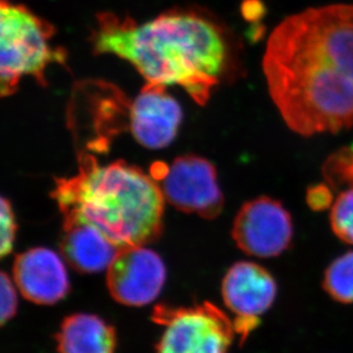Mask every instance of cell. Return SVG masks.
<instances>
[{
  "mask_svg": "<svg viewBox=\"0 0 353 353\" xmlns=\"http://www.w3.org/2000/svg\"><path fill=\"white\" fill-rule=\"evenodd\" d=\"M263 71L271 99L295 133L353 127V5L288 17L268 40Z\"/></svg>",
  "mask_w": 353,
  "mask_h": 353,
  "instance_id": "6da1fadb",
  "label": "cell"
},
{
  "mask_svg": "<svg viewBox=\"0 0 353 353\" xmlns=\"http://www.w3.org/2000/svg\"><path fill=\"white\" fill-rule=\"evenodd\" d=\"M92 43L95 53L130 62L147 83L183 87L200 105L234 64L227 31L192 10H170L142 24L130 17L101 14Z\"/></svg>",
  "mask_w": 353,
  "mask_h": 353,
  "instance_id": "7a4b0ae2",
  "label": "cell"
},
{
  "mask_svg": "<svg viewBox=\"0 0 353 353\" xmlns=\"http://www.w3.org/2000/svg\"><path fill=\"white\" fill-rule=\"evenodd\" d=\"M53 198L63 217L93 225L120 250L152 243L163 231L159 183L123 160L100 165L92 154H81L78 173L57 180Z\"/></svg>",
  "mask_w": 353,
  "mask_h": 353,
  "instance_id": "3957f363",
  "label": "cell"
},
{
  "mask_svg": "<svg viewBox=\"0 0 353 353\" xmlns=\"http://www.w3.org/2000/svg\"><path fill=\"white\" fill-rule=\"evenodd\" d=\"M55 28L21 3L1 0L0 5V93L13 95L24 76L41 87L47 86L46 70L50 64L65 63L63 48L52 47Z\"/></svg>",
  "mask_w": 353,
  "mask_h": 353,
  "instance_id": "277c9868",
  "label": "cell"
},
{
  "mask_svg": "<svg viewBox=\"0 0 353 353\" xmlns=\"http://www.w3.org/2000/svg\"><path fill=\"white\" fill-rule=\"evenodd\" d=\"M152 320L163 326L156 353H228L236 335L234 321L210 302L183 307L160 304Z\"/></svg>",
  "mask_w": 353,
  "mask_h": 353,
  "instance_id": "5b68a950",
  "label": "cell"
},
{
  "mask_svg": "<svg viewBox=\"0 0 353 353\" xmlns=\"http://www.w3.org/2000/svg\"><path fill=\"white\" fill-rule=\"evenodd\" d=\"M152 176L159 183L167 203L184 213L215 219L223 208L224 198L217 183L213 163L205 158L185 154L170 166L156 163Z\"/></svg>",
  "mask_w": 353,
  "mask_h": 353,
  "instance_id": "8992f818",
  "label": "cell"
},
{
  "mask_svg": "<svg viewBox=\"0 0 353 353\" xmlns=\"http://www.w3.org/2000/svg\"><path fill=\"white\" fill-rule=\"evenodd\" d=\"M232 238L240 250L253 256H279L293 239V222L278 200L259 196L243 203L234 219Z\"/></svg>",
  "mask_w": 353,
  "mask_h": 353,
  "instance_id": "52a82bcc",
  "label": "cell"
},
{
  "mask_svg": "<svg viewBox=\"0 0 353 353\" xmlns=\"http://www.w3.org/2000/svg\"><path fill=\"white\" fill-rule=\"evenodd\" d=\"M166 280V268L154 250L144 246L120 250L107 272L109 293L118 303L142 307L157 299Z\"/></svg>",
  "mask_w": 353,
  "mask_h": 353,
  "instance_id": "ba28073f",
  "label": "cell"
},
{
  "mask_svg": "<svg viewBox=\"0 0 353 353\" xmlns=\"http://www.w3.org/2000/svg\"><path fill=\"white\" fill-rule=\"evenodd\" d=\"M276 290L274 276L259 264L238 262L228 270L222 281V297L236 316L234 328L243 341L274 304Z\"/></svg>",
  "mask_w": 353,
  "mask_h": 353,
  "instance_id": "9c48e42d",
  "label": "cell"
},
{
  "mask_svg": "<svg viewBox=\"0 0 353 353\" xmlns=\"http://www.w3.org/2000/svg\"><path fill=\"white\" fill-rule=\"evenodd\" d=\"M166 86L147 83L130 108V130L135 140L149 149H163L176 137L183 112Z\"/></svg>",
  "mask_w": 353,
  "mask_h": 353,
  "instance_id": "30bf717a",
  "label": "cell"
},
{
  "mask_svg": "<svg viewBox=\"0 0 353 353\" xmlns=\"http://www.w3.org/2000/svg\"><path fill=\"white\" fill-rule=\"evenodd\" d=\"M13 279L26 300L41 305L60 302L70 290L63 261L43 247L31 248L15 257Z\"/></svg>",
  "mask_w": 353,
  "mask_h": 353,
  "instance_id": "8fae6325",
  "label": "cell"
},
{
  "mask_svg": "<svg viewBox=\"0 0 353 353\" xmlns=\"http://www.w3.org/2000/svg\"><path fill=\"white\" fill-rule=\"evenodd\" d=\"M60 250L64 260L80 274L108 270L120 252L99 229L72 217H63Z\"/></svg>",
  "mask_w": 353,
  "mask_h": 353,
  "instance_id": "7c38bea8",
  "label": "cell"
},
{
  "mask_svg": "<svg viewBox=\"0 0 353 353\" xmlns=\"http://www.w3.org/2000/svg\"><path fill=\"white\" fill-rule=\"evenodd\" d=\"M59 353H114L117 334L100 316L74 314L67 316L55 335Z\"/></svg>",
  "mask_w": 353,
  "mask_h": 353,
  "instance_id": "4fadbf2b",
  "label": "cell"
},
{
  "mask_svg": "<svg viewBox=\"0 0 353 353\" xmlns=\"http://www.w3.org/2000/svg\"><path fill=\"white\" fill-rule=\"evenodd\" d=\"M323 287L333 300L353 303V252L337 257L327 268Z\"/></svg>",
  "mask_w": 353,
  "mask_h": 353,
  "instance_id": "5bb4252c",
  "label": "cell"
},
{
  "mask_svg": "<svg viewBox=\"0 0 353 353\" xmlns=\"http://www.w3.org/2000/svg\"><path fill=\"white\" fill-rule=\"evenodd\" d=\"M330 225L342 241L353 245V187L342 192L332 205Z\"/></svg>",
  "mask_w": 353,
  "mask_h": 353,
  "instance_id": "9a60e30c",
  "label": "cell"
},
{
  "mask_svg": "<svg viewBox=\"0 0 353 353\" xmlns=\"http://www.w3.org/2000/svg\"><path fill=\"white\" fill-rule=\"evenodd\" d=\"M1 241H0V254L5 257L12 253L15 238H17V217L14 214L13 207L10 200L1 198Z\"/></svg>",
  "mask_w": 353,
  "mask_h": 353,
  "instance_id": "2e32d148",
  "label": "cell"
},
{
  "mask_svg": "<svg viewBox=\"0 0 353 353\" xmlns=\"http://www.w3.org/2000/svg\"><path fill=\"white\" fill-rule=\"evenodd\" d=\"M6 272H1L0 280V293H1V326L7 321L13 319L17 311V285H14Z\"/></svg>",
  "mask_w": 353,
  "mask_h": 353,
  "instance_id": "e0dca14e",
  "label": "cell"
},
{
  "mask_svg": "<svg viewBox=\"0 0 353 353\" xmlns=\"http://www.w3.org/2000/svg\"><path fill=\"white\" fill-rule=\"evenodd\" d=\"M307 203L312 210H325L332 203V194L330 188L318 184L307 191Z\"/></svg>",
  "mask_w": 353,
  "mask_h": 353,
  "instance_id": "ac0fdd59",
  "label": "cell"
}]
</instances>
